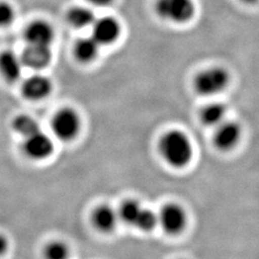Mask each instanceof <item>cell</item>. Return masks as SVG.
Here are the masks:
<instances>
[{"mask_svg":"<svg viewBox=\"0 0 259 259\" xmlns=\"http://www.w3.org/2000/svg\"><path fill=\"white\" fill-rule=\"evenodd\" d=\"M54 36L53 28L45 20H35L25 30V38L29 45L50 47Z\"/></svg>","mask_w":259,"mask_h":259,"instance_id":"10","label":"cell"},{"mask_svg":"<svg viewBox=\"0 0 259 259\" xmlns=\"http://www.w3.org/2000/svg\"><path fill=\"white\" fill-rule=\"evenodd\" d=\"M53 142L49 137L40 131L27 137L24 143V151L29 157L34 159H45L53 152Z\"/></svg>","mask_w":259,"mask_h":259,"instance_id":"8","label":"cell"},{"mask_svg":"<svg viewBox=\"0 0 259 259\" xmlns=\"http://www.w3.org/2000/svg\"><path fill=\"white\" fill-rule=\"evenodd\" d=\"M93 222L98 230L102 232H111L117 222V214L111 206L102 205L93 214Z\"/></svg>","mask_w":259,"mask_h":259,"instance_id":"14","label":"cell"},{"mask_svg":"<svg viewBox=\"0 0 259 259\" xmlns=\"http://www.w3.org/2000/svg\"><path fill=\"white\" fill-rule=\"evenodd\" d=\"M68 250L65 244L55 242L48 245L46 249V256L49 259H65L68 257Z\"/></svg>","mask_w":259,"mask_h":259,"instance_id":"21","label":"cell"},{"mask_svg":"<svg viewBox=\"0 0 259 259\" xmlns=\"http://www.w3.org/2000/svg\"><path fill=\"white\" fill-rule=\"evenodd\" d=\"M156 11L162 19L186 23L195 16V4L193 0H157Z\"/></svg>","mask_w":259,"mask_h":259,"instance_id":"3","label":"cell"},{"mask_svg":"<svg viewBox=\"0 0 259 259\" xmlns=\"http://www.w3.org/2000/svg\"><path fill=\"white\" fill-rule=\"evenodd\" d=\"M52 129L58 139L64 141L74 139L80 131V118L77 112L71 109L59 111L52 122Z\"/></svg>","mask_w":259,"mask_h":259,"instance_id":"4","label":"cell"},{"mask_svg":"<svg viewBox=\"0 0 259 259\" xmlns=\"http://www.w3.org/2000/svg\"><path fill=\"white\" fill-rule=\"evenodd\" d=\"M230 79V73L223 67L207 68L195 78V91L203 96H213L227 89Z\"/></svg>","mask_w":259,"mask_h":259,"instance_id":"2","label":"cell"},{"mask_svg":"<svg viewBox=\"0 0 259 259\" xmlns=\"http://www.w3.org/2000/svg\"><path fill=\"white\" fill-rule=\"evenodd\" d=\"M16 17V12L8 2L0 1V30L10 26Z\"/></svg>","mask_w":259,"mask_h":259,"instance_id":"20","label":"cell"},{"mask_svg":"<svg viewBox=\"0 0 259 259\" xmlns=\"http://www.w3.org/2000/svg\"><path fill=\"white\" fill-rule=\"evenodd\" d=\"M99 44L94 37H84L77 41L74 53L76 58L83 63L93 62L99 53Z\"/></svg>","mask_w":259,"mask_h":259,"instance_id":"13","label":"cell"},{"mask_svg":"<svg viewBox=\"0 0 259 259\" xmlns=\"http://www.w3.org/2000/svg\"><path fill=\"white\" fill-rule=\"evenodd\" d=\"M8 249V241L0 234V255H2Z\"/></svg>","mask_w":259,"mask_h":259,"instance_id":"23","label":"cell"},{"mask_svg":"<svg viewBox=\"0 0 259 259\" xmlns=\"http://www.w3.org/2000/svg\"><path fill=\"white\" fill-rule=\"evenodd\" d=\"M141 210L142 207L139 203L136 201H127L122 204L119 215L124 222L135 226Z\"/></svg>","mask_w":259,"mask_h":259,"instance_id":"18","label":"cell"},{"mask_svg":"<svg viewBox=\"0 0 259 259\" xmlns=\"http://www.w3.org/2000/svg\"><path fill=\"white\" fill-rule=\"evenodd\" d=\"M158 222L161 224L165 232L170 234H177L184 231L186 225V214L183 207L178 204H167L158 217Z\"/></svg>","mask_w":259,"mask_h":259,"instance_id":"7","label":"cell"},{"mask_svg":"<svg viewBox=\"0 0 259 259\" xmlns=\"http://www.w3.org/2000/svg\"><path fill=\"white\" fill-rule=\"evenodd\" d=\"M23 65L32 69H41L50 64L52 52L47 46L29 45L20 57Z\"/></svg>","mask_w":259,"mask_h":259,"instance_id":"9","label":"cell"},{"mask_svg":"<svg viewBox=\"0 0 259 259\" xmlns=\"http://www.w3.org/2000/svg\"><path fill=\"white\" fill-rule=\"evenodd\" d=\"M93 25V37L100 46L111 45L120 36V23L112 17H104L97 19Z\"/></svg>","mask_w":259,"mask_h":259,"instance_id":"6","label":"cell"},{"mask_svg":"<svg viewBox=\"0 0 259 259\" xmlns=\"http://www.w3.org/2000/svg\"><path fill=\"white\" fill-rule=\"evenodd\" d=\"M157 222H158V218L155 213L149 209L142 208L135 226L141 231L150 232L156 227Z\"/></svg>","mask_w":259,"mask_h":259,"instance_id":"19","label":"cell"},{"mask_svg":"<svg viewBox=\"0 0 259 259\" xmlns=\"http://www.w3.org/2000/svg\"><path fill=\"white\" fill-rule=\"evenodd\" d=\"M52 83L50 80L41 75H35L23 83L22 93L30 100H41L51 93Z\"/></svg>","mask_w":259,"mask_h":259,"instance_id":"11","label":"cell"},{"mask_svg":"<svg viewBox=\"0 0 259 259\" xmlns=\"http://www.w3.org/2000/svg\"><path fill=\"white\" fill-rule=\"evenodd\" d=\"M14 128L25 138L39 132V126L37 121L29 115H19L14 121Z\"/></svg>","mask_w":259,"mask_h":259,"instance_id":"17","label":"cell"},{"mask_svg":"<svg viewBox=\"0 0 259 259\" xmlns=\"http://www.w3.org/2000/svg\"><path fill=\"white\" fill-rule=\"evenodd\" d=\"M160 152L167 162L176 168L186 166L193 157V147L189 138L181 131H170L161 139Z\"/></svg>","mask_w":259,"mask_h":259,"instance_id":"1","label":"cell"},{"mask_svg":"<svg viewBox=\"0 0 259 259\" xmlns=\"http://www.w3.org/2000/svg\"><path fill=\"white\" fill-rule=\"evenodd\" d=\"M227 114V106L223 103L214 102L206 105L201 111V119L207 126H218Z\"/></svg>","mask_w":259,"mask_h":259,"instance_id":"15","label":"cell"},{"mask_svg":"<svg viewBox=\"0 0 259 259\" xmlns=\"http://www.w3.org/2000/svg\"><path fill=\"white\" fill-rule=\"evenodd\" d=\"M68 22L76 28L91 26L96 20L93 11L87 7H73L67 13Z\"/></svg>","mask_w":259,"mask_h":259,"instance_id":"16","label":"cell"},{"mask_svg":"<svg viewBox=\"0 0 259 259\" xmlns=\"http://www.w3.org/2000/svg\"><path fill=\"white\" fill-rule=\"evenodd\" d=\"M214 135V145L220 151H230L234 148L241 138V126L235 121H223L217 126Z\"/></svg>","mask_w":259,"mask_h":259,"instance_id":"5","label":"cell"},{"mask_svg":"<svg viewBox=\"0 0 259 259\" xmlns=\"http://www.w3.org/2000/svg\"><path fill=\"white\" fill-rule=\"evenodd\" d=\"M21 59L13 51H4L0 54V72L8 82L18 81L22 72Z\"/></svg>","mask_w":259,"mask_h":259,"instance_id":"12","label":"cell"},{"mask_svg":"<svg viewBox=\"0 0 259 259\" xmlns=\"http://www.w3.org/2000/svg\"><path fill=\"white\" fill-rule=\"evenodd\" d=\"M243 2H245V3H247V4H250V5H252V4H256L257 2H258L259 0H242Z\"/></svg>","mask_w":259,"mask_h":259,"instance_id":"24","label":"cell"},{"mask_svg":"<svg viewBox=\"0 0 259 259\" xmlns=\"http://www.w3.org/2000/svg\"><path fill=\"white\" fill-rule=\"evenodd\" d=\"M88 1L97 7H107L111 5L114 0H88Z\"/></svg>","mask_w":259,"mask_h":259,"instance_id":"22","label":"cell"}]
</instances>
